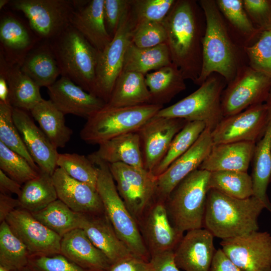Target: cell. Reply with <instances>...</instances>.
<instances>
[{"mask_svg":"<svg viewBox=\"0 0 271 271\" xmlns=\"http://www.w3.org/2000/svg\"><path fill=\"white\" fill-rule=\"evenodd\" d=\"M203 11L195 1L176 0L162 22L171 60L184 78L196 84L202 62Z\"/></svg>","mask_w":271,"mask_h":271,"instance_id":"1","label":"cell"},{"mask_svg":"<svg viewBox=\"0 0 271 271\" xmlns=\"http://www.w3.org/2000/svg\"><path fill=\"white\" fill-rule=\"evenodd\" d=\"M199 4L204 15L205 29L202 68L196 84L200 86L213 74L221 76L227 83L234 78L241 65L237 47L215 1L201 0Z\"/></svg>","mask_w":271,"mask_h":271,"instance_id":"2","label":"cell"},{"mask_svg":"<svg viewBox=\"0 0 271 271\" xmlns=\"http://www.w3.org/2000/svg\"><path fill=\"white\" fill-rule=\"evenodd\" d=\"M264 209L253 196L239 199L210 189L203 228L222 240L245 235L258 230V219Z\"/></svg>","mask_w":271,"mask_h":271,"instance_id":"3","label":"cell"},{"mask_svg":"<svg viewBox=\"0 0 271 271\" xmlns=\"http://www.w3.org/2000/svg\"><path fill=\"white\" fill-rule=\"evenodd\" d=\"M88 157L97 168L96 190L115 232L133 255L150 260L151 255L139 224L118 192L109 164L92 154Z\"/></svg>","mask_w":271,"mask_h":271,"instance_id":"4","label":"cell"},{"mask_svg":"<svg viewBox=\"0 0 271 271\" xmlns=\"http://www.w3.org/2000/svg\"><path fill=\"white\" fill-rule=\"evenodd\" d=\"M48 41L61 76L94 95L98 51L71 25Z\"/></svg>","mask_w":271,"mask_h":271,"instance_id":"5","label":"cell"},{"mask_svg":"<svg viewBox=\"0 0 271 271\" xmlns=\"http://www.w3.org/2000/svg\"><path fill=\"white\" fill-rule=\"evenodd\" d=\"M210 172L198 169L185 178L166 201L170 220L180 232L203 228Z\"/></svg>","mask_w":271,"mask_h":271,"instance_id":"6","label":"cell"},{"mask_svg":"<svg viewBox=\"0 0 271 271\" xmlns=\"http://www.w3.org/2000/svg\"><path fill=\"white\" fill-rule=\"evenodd\" d=\"M163 107L153 104L128 107L105 105L87 119L80 137L87 144L99 145L118 136L137 132Z\"/></svg>","mask_w":271,"mask_h":271,"instance_id":"7","label":"cell"},{"mask_svg":"<svg viewBox=\"0 0 271 271\" xmlns=\"http://www.w3.org/2000/svg\"><path fill=\"white\" fill-rule=\"evenodd\" d=\"M226 83L221 76L213 74L193 93L162 108L156 115L202 122L212 131L224 117L221 99Z\"/></svg>","mask_w":271,"mask_h":271,"instance_id":"8","label":"cell"},{"mask_svg":"<svg viewBox=\"0 0 271 271\" xmlns=\"http://www.w3.org/2000/svg\"><path fill=\"white\" fill-rule=\"evenodd\" d=\"M9 4L24 14L41 40L56 37L70 25L75 6L71 0H14Z\"/></svg>","mask_w":271,"mask_h":271,"instance_id":"9","label":"cell"},{"mask_svg":"<svg viewBox=\"0 0 271 271\" xmlns=\"http://www.w3.org/2000/svg\"><path fill=\"white\" fill-rule=\"evenodd\" d=\"M134 26L130 8L110 42L98 52L94 95L103 100L106 104L122 71L124 56L131 42Z\"/></svg>","mask_w":271,"mask_h":271,"instance_id":"10","label":"cell"},{"mask_svg":"<svg viewBox=\"0 0 271 271\" xmlns=\"http://www.w3.org/2000/svg\"><path fill=\"white\" fill-rule=\"evenodd\" d=\"M270 92V78L249 65H241L222 93L224 117L240 112L251 106L265 103Z\"/></svg>","mask_w":271,"mask_h":271,"instance_id":"11","label":"cell"},{"mask_svg":"<svg viewBox=\"0 0 271 271\" xmlns=\"http://www.w3.org/2000/svg\"><path fill=\"white\" fill-rule=\"evenodd\" d=\"M109 165L120 196L139 224L155 198L157 177L145 169L123 163Z\"/></svg>","mask_w":271,"mask_h":271,"instance_id":"12","label":"cell"},{"mask_svg":"<svg viewBox=\"0 0 271 271\" xmlns=\"http://www.w3.org/2000/svg\"><path fill=\"white\" fill-rule=\"evenodd\" d=\"M269 118V110L266 102L251 106L240 112L224 117L211 131L213 143H256L263 136Z\"/></svg>","mask_w":271,"mask_h":271,"instance_id":"13","label":"cell"},{"mask_svg":"<svg viewBox=\"0 0 271 271\" xmlns=\"http://www.w3.org/2000/svg\"><path fill=\"white\" fill-rule=\"evenodd\" d=\"M224 254L243 271H271V234L256 231L223 239Z\"/></svg>","mask_w":271,"mask_h":271,"instance_id":"14","label":"cell"},{"mask_svg":"<svg viewBox=\"0 0 271 271\" xmlns=\"http://www.w3.org/2000/svg\"><path fill=\"white\" fill-rule=\"evenodd\" d=\"M5 221L26 245L31 256L60 253L62 237L38 220L31 212L19 208L12 212Z\"/></svg>","mask_w":271,"mask_h":271,"instance_id":"15","label":"cell"},{"mask_svg":"<svg viewBox=\"0 0 271 271\" xmlns=\"http://www.w3.org/2000/svg\"><path fill=\"white\" fill-rule=\"evenodd\" d=\"M187 122L155 115L141 127L137 132L145 170L152 173L166 155L175 136Z\"/></svg>","mask_w":271,"mask_h":271,"instance_id":"16","label":"cell"},{"mask_svg":"<svg viewBox=\"0 0 271 271\" xmlns=\"http://www.w3.org/2000/svg\"><path fill=\"white\" fill-rule=\"evenodd\" d=\"M165 202L155 197L140 221L151 256L174 250L184 236L172 224Z\"/></svg>","mask_w":271,"mask_h":271,"instance_id":"17","label":"cell"},{"mask_svg":"<svg viewBox=\"0 0 271 271\" xmlns=\"http://www.w3.org/2000/svg\"><path fill=\"white\" fill-rule=\"evenodd\" d=\"M213 145L211 131L206 128L186 153L157 177L155 197L166 201L181 181L199 169Z\"/></svg>","mask_w":271,"mask_h":271,"instance_id":"18","label":"cell"},{"mask_svg":"<svg viewBox=\"0 0 271 271\" xmlns=\"http://www.w3.org/2000/svg\"><path fill=\"white\" fill-rule=\"evenodd\" d=\"M13 116L24 144L40 170L52 175L57 167V149L36 124L28 111L13 108Z\"/></svg>","mask_w":271,"mask_h":271,"instance_id":"19","label":"cell"},{"mask_svg":"<svg viewBox=\"0 0 271 271\" xmlns=\"http://www.w3.org/2000/svg\"><path fill=\"white\" fill-rule=\"evenodd\" d=\"M47 89L49 99L65 115L87 119L106 105L103 100L65 77L61 76Z\"/></svg>","mask_w":271,"mask_h":271,"instance_id":"20","label":"cell"},{"mask_svg":"<svg viewBox=\"0 0 271 271\" xmlns=\"http://www.w3.org/2000/svg\"><path fill=\"white\" fill-rule=\"evenodd\" d=\"M213 238L204 228L187 231L174 250L177 267L184 271H210L216 251Z\"/></svg>","mask_w":271,"mask_h":271,"instance_id":"21","label":"cell"},{"mask_svg":"<svg viewBox=\"0 0 271 271\" xmlns=\"http://www.w3.org/2000/svg\"><path fill=\"white\" fill-rule=\"evenodd\" d=\"M58 199L73 211L81 214H99L104 212L97 190L77 181L57 167L52 175Z\"/></svg>","mask_w":271,"mask_h":271,"instance_id":"22","label":"cell"},{"mask_svg":"<svg viewBox=\"0 0 271 271\" xmlns=\"http://www.w3.org/2000/svg\"><path fill=\"white\" fill-rule=\"evenodd\" d=\"M70 25L77 30L98 52L111 40L104 19V0L75 1Z\"/></svg>","mask_w":271,"mask_h":271,"instance_id":"23","label":"cell"},{"mask_svg":"<svg viewBox=\"0 0 271 271\" xmlns=\"http://www.w3.org/2000/svg\"><path fill=\"white\" fill-rule=\"evenodd\" d=\"M79 228L110 263L133 255L118 237L105 212L81 213Z\"/></svg>","mask_w":271,"mask_h":271,"instance_id":"24","label":"cell"},{"mask_svg":"<svg viewBox=\"0 0 271 271\" xmlns=\"http://www.w3.org/2000/svg\"><path fill=\"white\" fill-rule=\"evenodd\" d=\"M41 40L12 14L1 18V51L7 61L21 65L27 54Z\"/></svg>","mask_w":271,"mask_h":271,"instance_id":"25","label":"cell"},{"mask_svg":"<svg viewBox=\"0 0 271 271\" xmlns=\"http://www.w3.org/2000/svg\"><path fill=\"white\" fill-rule=\"evenodd\" d=\"M255 144L239 142L213 144L199 169L209 172L222 171L247 172Z\"/></svg>","mask_w":271,"mask_h":271,"instance_id":"26","label":"cell"},{"mask_svg":"<svg viewBox=\"0 0 271 271\" xmlns=\"http://www.w3.org/2000/svg\"><path fill=\"white\" fill-rule=\"evenodd\" d=\"M60 253L91 271H106L110 262L90 240L84 231L74 229L62 237Z\"/></svg>","mask_w":271,"mask_h":271,"instance_id":"27","label":"cell"},{"mask_svg":"<svg viewBox=\"0 0 271 271\" xmlns=\"http://www.w3.org/2000/svg\"><path fill=\"white\" fill-rule=\"evenodd\" d=\"M269 110L268 123L262 138L255 144L251 177L253 196L259 200L271 213V202L267 189L271 183V92L266 101Z\"/></svg>","mask_w":271,"mask_h":271,"instance_id":"28","label":"cell"},{"mask_svg":"<svg viewBox=\"0 0 271 271\" xmlns=\"http://www.w3.org/2000/svg\"><path fill=\"white\" fill-rule=\"evenodd\" d=\"M20 67L40 87L52 85L61 75L48 40L40 41L25 56Z\"/></svg>","mask_w":271,"mask_h":271,"instance_id":"29","label":"cell"},{"mask_svg":"<svg viewBox=\"0 0 271 271\" xmlns=\"http://www.w3.org/2000/svg\"><path fill=\"white\" fill-rule=\"evenodd\" d=\"M109 165L121 163L145 169L140 137L137 132L118 136L99 145L98 149L91 154Z\"/></svg>","mask_w":271,"mask_h":271,"instance_id":"30","label":"cell"},{"mask_svg":"<svg viewBox=\"0 0 271 271\" xmlns=\"http://www.w3.org/2000/svg\"><path fill=\"white\" fill-rule=\"evenodd\" d=\"M9 87L10 102L13 108L30 111L43 100L40 87L21 70L20 65L9 63L0 51Z\"/></svg>","mask_w":271,"mask_h":271,"instance_id":"31","label":"cell"},{"mask_svg":"<svg viewBox=\"0 0 271 271\" xmlns=\"http://www.w3.org/2000/svg\"><path fill=\"white\" fill-rule=\"evenodd\" d=\"M150 102L151 94L146 83L145 75L122 71L106 105L128 107L150 104Z\"/></svg>","mask_w":271,"mask_h":271,"instance_id":"32","label":"cell"},{"mask_svg":"<svg viewBox=\"0 0 271 271\" xmlns=\"http://www.w3.org/2000/svg\"><path fill=\"white\" fill-rule=\"evenodd\" d=\"M185 80L180 70L173 63L146 74V83L151 94L150 104L164 106L186 89Z\"/></svg>","mask_w":271,"mask_h":271,"instance_id":"33","label":"cell"},{"mask_svg":"<svg viewBox=\"0 0 271 271\" xmlns=\"http://www.w3.org/2000/svg\"><path fill=\"white\" fill-rule=\"evenodd\" d=\"M30 112L54 147L64 148L73 133L65 124V114L50 99H44Z\"/></svg>","mask_w":271,"mask_h":271,"instance_id":"34","label":"cell"},{"mask_svg":"<svg viewBox=\"0 0 271 271\" xmlns=\"http://www.w3.org/2000/svg\"><path fill=\"white\" fill-rule=\"evenodd\" d=\"M172 63L166 43L153 47L142 48L131 42L124 56L122 71L145 75L151 70L156 71Z\"/></svg>","mask_w":271,"mask_h":271,"instance_id":"35","label":"cell"},{"mask_svg":"<svg viewBox=\"0 0 271 271\" xmlns=\"http://www.w3.org/2000/svg\"><path fill=\"white\" fill-rule=\"evenodd\" d=\"M20 208L31 213L39 211L58 199L52 175L40 171L24 184L18 197Z\"/></svg>","mask_w":271,"mask_h":271,"instance_id":"36","label":"cell"},{"mask_svg":"<svg viewBox=\"0 0 271 271\" xmlns=\"http://www.w3.org/2000/svg\"><path fill=\"white\" fill-rule=\"evenodd\" d=\"M31 255L24 243L7 222L0 224V266L8 271L20 270L29 264Z\"/></svg>","mask_w":271,"mask_h":271,"instance_id":"37","label":"cell"},{"mask_svg":"<svg viewBox=\"0 0 271 271\" xmlns=\"http://www.w3.org/2000/svg\"><path fill=\"white\" fill-rule=\"evenodd\" d=\"M32 214L38 220L61 237L79 228L81 213L73 211L58 199L44 209Z\"/></svg>","mask_w":271,"mask_h":271,"instance_id":"38","label":"cell"},{"mask_svg":"<svg viewBox=\"0 0 271 271\" xmlns=\"http://www.w3.org/2000/svg\"><path fill=\"white\" fill-rule=\"evenodd\" d=\"M210 189L217 190L228 196L246 199L253 195L251 175L247 172L222 171L210 172Z\"/></svg>","mask_w":271,"mask_h":271,"instance_id":"39","label":"cell"},{"mask_svg":"<svg viewBox=\"0 0 271 271\" xmlns=\"http://www.w3.org/2000/svg\"><path fill=\"white\" fill-rule=\"evenodd\" d=\"M206 128L205 124L202 122L188 121L175 136L166 155L152 174L157 177L165 172L193 145Z\"/></svg>","mask_w":271,"mask_h":271,"instance_id":"40","label":"cell"},{"mask_svg":"<svg viewBox=\"0 0 271 271\" xmlns=\"http://www.w3.org/2000/svg\"><path fill=\"white\" fill-rule=\"evenodd\" d=\"M215 2L223 17L246 41L250 42L257 40L262 31L250 20L242 0H217Z\"/></svg>","mask_w":271,"mask_h":271,"instance_id":"41","label":"cell"},{"mask_svg":"<svg viewBox=\"0 0 271 271\" xmlns=\"http://www.w3.org/2000/svg\"><path fill=\"white\" fill-rule=\"evenodd\" d=\"M57 166L71 178L96 189L98 170L88 157L76 153L58 154Z\"/></svg>","mask_w":271,"mask_h":271,"instance_id":"42","label":"cell"},{"mask_svg":"<svg viewBox=\"0 0 271 271\" xmlns=\"http://www.w3.org/2000/svg\"><path fill=\"white\" fill-rule=\"evenodd\" d=\"M13 110L11 104H0V142L24 157L35 169L40 171L28 152L15 125Z\"/></svg>","mask_w":271,"mask_h":271,"instance_id":"43","label":"cell"},{"mask_svg":"<svg viewBox=\"0 0 271 271\" xmlns=\"http://www.w3.org/2000/svg\"><path fill=\"white\" fill-rule=\"evenodd\" d=\"M0 170L22 185L36 177L40 171L33 168L24 157L1 142Z\"/></svg>","mask_w":271,"mask_h":271,"instance_id":"44","label":"cell"},{"mask_svg":"<svg viewBox=\"0 0 271 271\" xmlns=\"http://www.w3.org/2000/svg\"><path fill=\"white\" fill-rule=\"evenodd\" d=\"M243 49L248 65L271 79V31H262L255 42Z\"/></svg>","mask_w":271,"mask_h":271,"instance_id":"45","label":"cell"},{"mask_svg":"<svg viewBox=\"0 0 271 271\" xmlns=\"http://www.w3.org/2000/svg\"><path fill=\"white\" fill-rule=\"evenodd\" d=\"M176 0H131L130 12L135 25L145 22L162 23Z\"/></svg>","mask_w":271,"mask_h":271,"instance_id":"46","label":"cell"},{"mask_svg":"<svg viewBox=\"0 0 271 271\" xmlns=\"http://www.w3.org/2000/svg\"><path fill=\"white\" fill-rule=\"evenodd\" d=\"M166 41V33L162 23L145 22L135 25L131 43L142 48L155 47Z\"/></svg>","mask_w":271,"mask_h":271,"instance_id":"47","label":"cell"},{"mask_svg":"<svg viewBox=\"0 0 271 271\" xmlns=\"http://www.w3.org/2000/svg\"><path fill=\"white\" fill-rule=\"evenodd\" d=\"M29 264L40 271H91L80 266L61 253L31 256Z\"/></svg>","mask_w":271,"mask_h":271,"instance_id":"48","label":"cell"},{"mask_svg":"<svg viewBox=\"0 0 271 271\" xmlns=\"http://www.w3.org/2000/svg\"><path fill=\"white\" fill-rule=\"evenodd\" d=\"M131 0H104V19L106 30L113 38L130 8Z\"/></svg>","mask_w":271,"mask_h":271,"instance_id":"49","label":"cell"},{"mask_svg":"<svg viewBox=\"0 0 271 271\" xmlns=\"http://www.w3.org/2000/svg\"><path fill=\"white\" fill-rule=\"evenodd\" d=\"M253 25L261 31H271V0H242Z\"/></svg>","mask_w":271,"mask_h":271,"instance_id":"50","label":"cell"},{"mask_svg":"<svg viewBox=\"0 0 271 271\" xmlns=\"http://www.w3.org/2000/svg\"><path fill=\"white\" fill-rule=\"evenodd\" d=\"M151 260L131 255L111 263L106 271H152Z\"/></svg>","mask_w":271,"mask_h":271,"instance_id":"51","label":"cell"},{"mask_svg":"<svg viewBox=\"0 0 271 271\" xmlns=\"http://www.w3.org/2000/svg\"><path fill=\"white\" fill-rule=\"evenodd\" d=\"M152 271H181L176 264L174 250L152 255Z\"/></svg>","mask_w":271,"mask_h":271,"instance_id":"52","label":"cell"},{"mask_svg":"<svg viewBox=\"0 0 271 271\" xmlns=\"http://www.w3.org/2000/svg\"><path fill=\"white\" fill-rule=\"evenodd\" d=\"M210 271H243L224 254L221 248L216 250Z\"/></svg>","mask_w":271,"mask_h":271,"instance_id":"53","label":"cell"},{"mask_svg":"<svg viewBox=\"0 0 271 271\" xmlns=\"http://www.w3.org/2000/svg\"><path fill=\"white\" fill-rule=\"evenodd\" d=\"M20 208L18 199L10 195L0 193V222L5 221L7 216L15 210Z\"/></svg>","mask_w":271,"mask_h":271,"instance_id":"54","label":"cell"},{"mask_svg":"<svg viewBox=\"0 0 271 271\" xmlns=\"http://www.w3.org/2000/svg\"><path fill=\"white\" fill-rule=\"evenodd\" d=\"M22 185L0 170V193L20 195Z\"/></svg>","mask_w":271,"mask_h":271,"instance_id":"55","label":"cell"},{"mask_svg":"<svg viewBox=\"0 0 271 271\" xmlns=\"http://www.w3.org/2000/svg\"><path fill=\"white\" fill-rule=\"evenodd\" d=\"M0 104H11L10 91L4 66L0 62Z\"/></svg>","mask_w":271,"mask_h":271,"instance_id":"56","label":"cell"},{"mask_svg":"<svg viewBox=\"0 0 271 271\" xmlns=\"http://www.w3.org/2000/svg\"><path fill=\"white\" fill-rule=\"evenodd\" d=\"M16 271H40V270L31 266V265L29 264L27 266L20 270H18Z\"/></svg>","mask_w":271,"mask_h":271,"instance_id":"57","label":"cell"},{"mask_svg":"<svg viewBox=\"0 0 271 271\" xmlns=\"http://www.w3.org/2000/svg\"><path fill=\"white\" fill-rule=\"evenodd\" d=\"M10 1L9 0H0V9L2 10L8 4H9Z\"/></svg>","mask_w":271,"mask_h":271,"instance_id":"58","label":"cell"},{"mask_svg":"<svg viewBox=\"0 0 271 271\" xmlns=\"http://www.w3.org/2000/svg\"><path fill=\"white\" fill-rule=\"evenodd\" d=\"M0 271H8V270L0 266Z\"/></svg>","mask_w":271,"mask_h":271,"instance_id":"59","label":"cell"}]
</instances>
